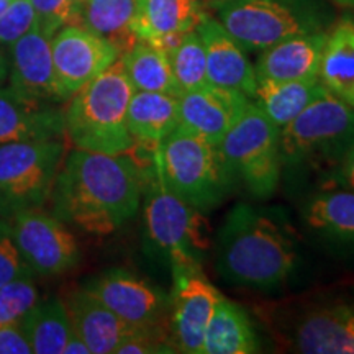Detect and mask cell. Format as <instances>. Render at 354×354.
<instances>
[{
    "instance_id": "cell-1",
    "label": "cell",
    "mask_w": 354,
    "mask_h": 354,
    "mask_svg": "<svg viewBox=\"0 0 354 354\" xmlns=\"http://www.w3.org/2000/svg\"><path fill=\"white\" fill-rule=\"evenodd\" d=\"M143 187V174L127 153L77 148L53 185L55 216L87 233H113L136 215Z\"/></svg>"
},
{
    "instance_id": "cell-2",
    "label": "cell",
    "mask_w": 354,
    "mask_h": 354,
    "mask_svg": "<svg viewBox=\"0 0 354 354\" xmlns=\"http://www.w3.org/2000/svg\"><path fill=\"white\" fill-rule=\"evenodd\" d=\"M216 269L230 286L277 289L299 261L297 241L286 225L263 209L238 203L216 234Z\"/></svg>"
},
{
    "instance_id": "cell-3",
    "label": "cell",
    "mask_w": 354,
    "mask_h": 354,
    "mask_svg": "<svg viewBox=\"0 0 354 354\" xmlns=\"http://www.w3.org/2000/svg\"><path fill=\"white\" fill-rule=\"evenodd\" d=\"M133 94L122 59L79 88L64 113L66 133L74 146L107 154L130 151L135 141L128 131L127 112Z\"/></svg>"
},
{
    "instance_id": "cell-4",
    "label": "cell",
    "mask_w": 354,
    "mask_h": 354,
    "mask_svg": "<svg viewBox=\"0 0 354 354\" xmlns=\"http://www.w3.org/2000/svg\"><path fill=\"white\" fill-rule=\"evenodd\" d=\"M158 176L172 194L198 212H210L233 185L218 145L177 127L153 151Z\"/></svg>"
},
{
    "instance_id": "cell-5",
    "label": "cell",
    "mask_w": 354,
    "mask_h": 354,
    "mask_svg": "<svg viewBox=\"0 0 354 354\" xmlns=\"http://www.w3.org/2000/svg\"><path fill=\"white\" fill-rule=\"evenodd\" d=\"M215 8L216 20L245 51L328 32L335 21V10L325 0H220Z\"/></svg>"
},
{
    "instance_id": "cell-6",
    "label": "cell",
    "mask_w": 354,
    "mask_h": 354,
    "mask_svg": "<svg viewBox=\"0 0 354 354\" xmlns=\"http://www.w3.org/2000/svg\"><path fill=\"white\" fill-rule=\"evenodd\" d=\"M143 210V243L149 258L169 268L202 264L210 248L209 228L198 212L166 187L151 162Z\"/></svg>"
},
{
    "instance_id": "cell-7",
    "label": "cell",
    "mask_w": 354,
    "mask_h": 354,
    "mask_svg": "<svg viewBox=\"0 0 354 354\" xmlns=\"http://www.w3.org/2000/svg\"><path fill=\"white\" fill-rule=\"evenodd\" d=\"M279 146L282 167L335 169L354 149V109L326 92L279 131Z\"/></svg>"
},
{
    "instance_id": "cell-8",
    "label": "cell",
    "mask_w": 354,
    "mask_h": 354,
    "mask_svg": "<svg viewBox=\"0 0 354 354\" xmlns=\"http://www.w3.org/2000/svg\"><path fill=\"white\" fill-rule=\"evenodd\" d=\"M63 154L57 138L0 145V218L39 209L48 201Z\"/></svg>"
},
{
    "instance_id": "cell-9",
    "label": "cell",
    "mask_w": 354,
    "mask_h": 354,
    "mask_svg": "<svg viewBox=\"0 0 354 354\" xmlns=\"http://www.w3.org/2000/svg\"><path fill=\"white\" fill-rule=\"evenodd\" d=\"M218 148L233 180L258 198L272 196L282 172L279 130L253 102Z\"/></svg>"
},
{
    "instance_id": "cell-10",
    "label": "cell",
    "mask_w": 354,
    "mask_h": 354,
    "mask_svg": "<svg viewBox=\"0 0 354 354\" xmlns=\"http://www.w3.org/2000/svg\"><path fill=\"white\" fill-rule=\"evenodd\" d=\"M169 328L176 351L201 354L207 325L221 297L202 271V264L172 268Z\"/></svg>"
},
{
    "instance_id": "cell-11",
    "label": "cell",
    "mask_w": 354,
    "mask_h": 354,
    "mask_svg": "<svg viewBox=\"0 0 354 354\" xmlns=\"http://www.w3.org/2000/svg\"><path fill=\"white\" fill-rule=\"evenodd\" d=\"M12 234L21 258L41 276L68 272L79 263V246L74 234L55 215L39 209L12 216Z\"/></svg>"
},
{
    "instance_id": "cell-12",
    "label": "cell",
    "mask_w": 354,
    "mask_h": 354,
    "mask_svg": "<svg viewBox=\"0 0 354 354\" xmlns=\"http://www.w3.org/2000/svg\"><path fill=\"white\" fill-rule=\"evenodd\" d=\"M84 289L136 328H162L169 322L171 295L127 269L88 279Z\"/></svg>"
},
{
    "instance_id": "cell-13",
    "label": "cell",
    "mask_w": 354,
    "mask_h": 354,
    "mask_svg": "<svg viewBox=\"0 0 354 354\" xmlns=\"http://www.w3.org/2000/svg\"><path fill=\"white\" fill-rule=\"evenodd\" d=\"M51 55L56 87L64 102L112 66L120 53L86 26L66 25L53 38Z\"/></svg>"
},
{
    "instance_id": "cell-14",
    "label": "cell",
    "mask_w": 354,
    "mask_h": 354,
    "mask_svg": "<svg viewBox=\"0 0 354 354\" xmlns=\"http://www.w3.org/2000/svg\"><path fill=\"white\" fill-rule=\"evenodd\" d=\"M250 104V97L240 91L209 84L179 95V127L220 145Z\"/></svg>"
},
{
    "instance_id": "cell-15",
    "label": "cell",
    "mask_w": 354,
    "mask_h": 354,
    "mask_svg": "<svg viewBox=\"0 0 354 354\" xmlns=\"http://www.w3.org/2000/svg\"><path fill=\"white\" fill-rule=\"evenodd\" d=\"M207 59V77L212 86L233 88L253 99L258 79L246 51L216 19L205 15L197 25Z\"/></svg>"
},
{
    "instance_id": "cell-16",
    "label": "cell",
    "mask_w": 354,
    "mask_h": 354,
    "mask_svg": "<svg viewBox=\"0 0 354 354\" xmlns=\"http://www.w3.org/2000/svg\"><path fill=\"white\" fill-rule=\"evenodd\" d=\"M10 88L26 99L46 104L63 102L56 87L51 38L37 25L13 44Z\"/></svg>"
},
{
    "instance_id": "cell-17",
    "label": "cell",
    "mask_w": 354,
    "mask_h": 354,
    "mask_svg": "<svg viewBox=\"0 0 354 354\" xmlns=\"http://www.w3.org/2000/svg\"><path fill=\"white\" fill-rule=\"evenodd\" d=\"M64 131V113L51 104L26 99L10 87L0 88V145L55 140Z\"/></svg>"
},
{
    "instance_id": "cell-18",
    "label": "cell",
    "mask_w": 354,
    "mask_h": 354,
    "mask_svg": "<svg viewBox=\"0 0 354 354\" xmlns=\"http://www.w3.org/2000/svg\"><path fill=\"white\" fill-rule=\"evenodd\" d=\"M328 32L299 35L261 51L254 64L258 81H300L318 77Z\"/></svg>"
},
{
    "instance_id": "cell-19",
    "label": "cell",
    "mask_w": 354,
    "mask_h": 354,
    "mask_svg": "<svg viewBox=\"0 0 354 354\" xmlns=\"http://www.w3.org/2000/svg\"><path fill=\"white\" fill-rule=\"evenodd\" d=\"M73 331L87 344L92 354H110L117 351L118 344L138 330L122 320L117 313L105 307L99 299L86 289L74 292L68 305Z\"/></svg>"
},
{
    "instance_id": "cell-20",
    "label": "cell",
    "mask_w": 354,
    "mask_h": 354,
    "mask_svg": "<svg viewBox=\"0 0 354 354\" xmlns=\"http://www.w3.org/2000/svg\"><path fill=\"white\" fill-rule=\"evenodd\" d=\"M294 343L305 354H354V307L333 305L307 313Z\"/></svg>"
},
{
    "instance_id": "cell-21",
    "label": "cell",
    "mask_w": 354,
    "mask_h": 354,
    "mask_svg": "<svg viewBox=\"0 0 354 354\" xmlns=\"http://www.w3.org/2000/svg\"><path fill=\"white\" fill-rule=\"evenodd\" d=\"M127 127L133 141L153 153L179 127V97L135 91L128 105Z\"/></svg>"
},
{
    "instance_id": "cell-22",
    "label": "cell",
    "mask_w": 354,
    "mask_h": 354,
    "mask_svg": "<svg viewBox=\"0 0 354 354\" xmlns=\"http://www.w3.org/2000/svg\"><path fill=\"white\" fill-rule=\"evenodd\" d=\"M203 17L202 0H136L131 32L151 41L166 33L192 32Z\"/></svg>"
},
{
    "instance_id": "cell-23",
    "label": "cell",
    "mask_w": 354,
    "mask_h": 354,
    "mask_svg": "<svg viewBox=\"0 0 354 354\" xmlns=\"http://www.w3.org/2000/svg\"><path fill=\"white\" fill-rule=\"evenodd\" d=\"M259 353V339L248 313L221 295L207 325L201 354Z\"/></svg>"
},
{
    "instance_id": "cell-24",
    "label": "cell",
    "mask_w": 354,
    "mask_h": 354,
    "mask_svg": "<svg viewBox=\"0 0 354 354\" xmlns=\"http://www.w3.org/2000/svg\"><path fill=\"white\" fill-rule=\"evenodd\" d=\"M318 79L338 100L354 109V21L343 19L328 32Z\"/></svg>"
},
{
    "instance_id": "cell-25",
    "label": "cell",
    "mask_w": 354,
    "mask_h": 354,
    "mask_svg": "<svg viewBox=\"0 0 354 354\" xmlns=\"http://www.w3.org/2000/svg\"><path fill=\"white\" fill-rule=\"evenodd\" d=\"M302 216L320 236L354 245V190L338 185L317 192L305 203Z\"/></svg>"
},
{
    "instance_id": "cell-26",
    "label": "cell",
    "mask_w": 354,
    "mask_h": 354,
    "mask_svg": "<svg viewBox=\"0 0 354 354\" xmlns=\"http://www.w3.org/2000/svg\"><path fill=\"white\" fill-rule=\"evenodd\" d=\"M326 92L328 91L318 77L284 82L258 81L253 104L281 131L304 109Z\"/></svg>"
},
{
    "instance_id": "cell-27",
    "label": "cell",
    "mask_w": 354,
    "mask_h": 354,
    "mask_svg": "<svg viewBox=\"0 0 354 354\" xmlns=\"http://www.w3.org/2000/svg\"><path fill=\"white\" fill-rule=\"evenodd\" d=\"M20 326L32 346V353L37 354H63L73 335L68 308L57 299L35 305L21 318Z\"/></svg>"
},
{
    "instance_id": "cell-28",
    "label": "cell",
    "mask_w": 354,
    "mask_h": 354,
    "mask_svg": "<svg viewBox=\"0 0 354 354\" xmlns=\"http://www.w3.org/2000/svg\"><path fill=\"white\" fill-rule=\"evenodd\" d=\"M136 0H84L81 24L99 37L109 39L118 53H125L138 41L131 32Z\"/></svg>"
},
{
    "instance_id": "cell-29",
    "label": "cell",
    "mask_w": 354,
    "mask_h": 354,
    "mask_svg": "<svg viewBox=\"0 0 354 354\" xmlns=\"http://www.w3.org/2000/svg\"><path fill=\"white\" fill-rule=\"evenodd\" d=\"M131 86L140 92H162L179 97L167 55L149 41L138 39L122 57Z\"/></svg>"
},
{
    "instance_id": "cell-30",
    "label": "cell",
    "mask_w": 354,
    "mask_h": 354,
    "mask_svg": "<svg viewBox=\"0 0 354 354\" xmlns=\"http://www.w3.org/2000/svg\"><path fill=\"white\" fill-rule=\"evenodd\" d=\"M167 57H169L172 76H174L180 95L210 84L207 77L205 50H203V43L197 30L185 33L179 46Z\"/></svg>"
},
{
    "instance_id": "cell-31",
    "label": "cell",
    "mask_w": 354,
    "mask_h": 354,
    "mask_svg": "<svg viewBox=\"0 0 354 354\" xmlns=\"http://www.w3.org/2000/svg\"><path fill=\"white\" fill-rule=\"evenodd\" d=\"M38 304L32 277H21L0 287V326L19 323Z\"/></svg>"
},
{
    "instance_id": "cell-32",
    "label": "cell",
    "mask_w": 354,
    "mask_h": 354,
    "mask_svg": "<svg viewBox=\"0 0 354 354\" xmlns=\"http://www.w3.org/2000/svg\"><path fill=\"white\" fill-rule=\"evenodd\" d=\"M35 10V25L53 38L66 25L81 21V0H30Z\"/></svg>"
},
{
    "instance_id": "cell-33",
    "label": "cell",
    "mask_w": 354,
    "mask_h": 354,
    "mask_svg": "<svg viewBox=\"0 0 354 354\" xmlns=\"http://www.w3.org/2000/svg\"><path fill=\"white\" fill-rule=\"evenodd\" d=\"M35 25V10L30 0H13L0 15V50L15 44Z\"/></svg>"
},
{
    "instance_id": "cell-34",
    "label": "cell",
    "mask_w": 354,
    "mask_h": 354,
    "mask_svg": "<svg viewBox=\"0 0 354 354\" xmlns=\"http://www.w3.org/2000/svg\"><path fill=\"white\" fill-rule=\"evenodd\" d=\"M32 272L15 245L10 223L0 218V287L17 279L32 277Z\"/></svg>"
},
{
    "instance_id": "cell-35",
    "label": "cell",
    "mask_w": 354,
    "mask_h": 354,
    "mask_svg": "<svg viewBox=\"0 0 354 354\" xmlns=\"http://www.w3.org/2000/svg\"><path fill=\"white\" fill-rule=\"evenodd\" d=\"M32 346L21 330L20 322L0 326V354H30Z\"/></svg>"
},
{
    "instance_id": "cell-36",
    "label": "cell",
    "mask_w": 354,
    "mask_h": 354,
    "mask_svg": "<svg viewBox=\"0 0 354 354\" xmlns=\"http://www.w3.org/2000/svg\"><path fill=\"white\" fill-rule=\"evenodd\" d=\"M331 183L354 190V149L331 172Z\"/></svg>"
},
{
    "instance_id": "cell-37",
    "label": "cell",
    "mask_w": 354,
    "mask_h": 354,
    "mask_svg": "<svg viewBox=\"0 0 354 354\" xmlns=\"http://www.w3.org/2000/svg\"><path fill=\"white\" fill-rule=\"evenodd\" d=\"M63 354H91V351H88L87 344L73 331V335L69 336L68 343H66L63 349Z\"/></svg>"
},
{
    "instance_id": "cell-38",
    "label": "cell",
    "mask_w": 354,
    "mask_h": 354,
    "mask_svg": "<svg viewBox=\"0 0 354 354\" xmlns=\"http://www.w3.org/2000/svg\"><path fill=\"white\" fill-rule=\"evenodd\" d=\"M331 2L338 3V6H343V7L354 8V0H331Z\"/></svg>"
},
{
    "instance_id": "cell-39",
    "label": "cell",
    "mask_w": 354,
    "mask_h": 354,
    "mask_svg": "<svg viewBox=\"0 0 354 354\" xmlns=\"http://www.w3.org/2000/svg\"><path fill=\"white\" fill-rule=\"evenodd\" d=\"M12 2H13V0H0V15H2V13L7 10L8 6H10Z\"/></svg>"
},
{
    "instance_id": "cell-40",
    "label": "cell",
    "mask_w": 354,
    "mask_h": 354,
    "mask_svg": "<svg viewBox=\"0 0 354 354\" xmlns=\"http://www.w3.org/2000/svg\"><path fill=\"white\" fill-rule=\"evenodd\" d=\"M212 2H214V6H216V3H218L220 0H212Z\"/></svg>"
},
{
    "instance_id": "cell-41",
    "label": "cell",
    "mask_w": 354,
    "mask_h": 354,
    "mask_svg": "<svg viewBox=\"0 0 354 354\" xmlns=\"http://www.w3.org/2000/svg\"><path fill=\"white\" fill-rule=\"evenodd\" d=\"M81 2H84V0H81Z\"/></svg>"
}]
</instances>
